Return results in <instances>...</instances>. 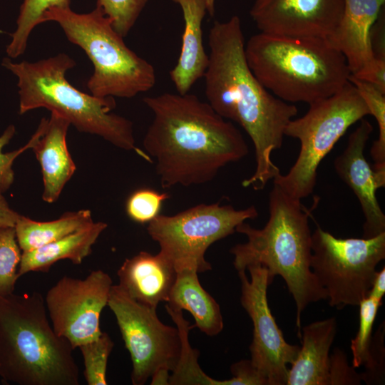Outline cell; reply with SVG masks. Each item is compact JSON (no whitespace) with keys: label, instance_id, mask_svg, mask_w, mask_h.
Masks as SVG:
<instances>
[{"label":"cell","instance_id":"7","mask_svg":"<svg viewBox=\"0 0 385 385\" xmlns=\"http://www.w3.org/2000/svg\"><path fill=\"white\" fill-rule=\"evenodd\" d=\"M46 21L56 22L92 62L93 72L87 87L93 96L130 98L155 86L154 66L126 46L101 9L87 14L71 8L52 9L43 16Z\"/></svg>","mask_w":385,"mask_h":385},{"label":"cell","instance_id":"20","mask_svg":"<svg viewBox=\"0 0 385 385\" xmlns=\"http://www.w3.org/2000/svg\"><path fill=\"white\" fill-rule=\"evenodd\" d=\"M337 332L334 317L302 328V346L289 369L287 385H329V351Z\"/></svg>","mask_w":385,"mask_h":385},{"label":"cell","instance_id":"4","mask_svg":"<svg viewBox=\"0 0 385 385\" xmlns=\"http://www.w3.org/2000/svg\"><path fill=\"white\" fill-rule=\"evenodd\" d=\"M73 347L54 331L39 292L0 297V376L17 385H78Z\"/></svg>","mask_w":385,"mask_h":385},{"label":"cell","instance_id":"25","mask_svg":"<svg viewBox=\"0 0 385 385\" xmlns=\"http://www.w3.org/2000/svg\"><path fill=\"white\" fill-rule=\"evenodd\" d=\"M71 0H24L16 20V29L6 46L9 58H16L26 51L34 29L43 23L46 11L52 9H70Z\"/></svg>","mask_w":385,"mask_h":385},{"label":"cell","instance_id":"2","mask_svg":"<svg viewBox=\"0 0 385 385\" xmlns=\"http://www.w3.org/2000/svg\"><path fill=\"white\" fill-rule=\"evenodd\" d=\"M143 102L153 113L143 147L163 188L208 183L248 153L240 130L195 95L163 93Z\"/></svg>","mask_w":385,"mask_h":385},{"label":"cell","instance_id":"6","mask_svg":"<svg viewBox=\"0 0 385 385\" xmlns=\"http://www.w3.org/2000/svg\"><path fill=\"white\" fill-rule=\"evenodd\" d=\"M1 64L18 79L20 115L45 108L68 120L78 131L98 135L152 162L136 147L132 122L111 113L116 106L113 97L83 93L68 81L66 73L76 66L68 55L58 53L36 62H14L7 57Z\"/></svg>","mask_w":385,"mask_h":385},{"label":"cell","instance_id":"11","mask_svg":"<svg viewBox=\"0 0 385 385\" xmlns=\"http://www.w3.org/2000/svg\"><path fill=\"white\" fill-rule=\"evenodd\" d=\"M108 306L130 355L133 385L144 384L160 368L175 369L181 352L177 327L164 324L156 309L138 302L118 284H113Z\"/></svg>","mask_w":385,"mask_h":385},{"label":"cell","instance_id":"39","mask_svg":"<svg viewBox=\"0 0 385 385\" xmlns=\"http://www.w3.org/2000/svg\"><path fill=\"white\" fill-rule=\"evenodd\" d=\"M170 372L169 369L160 368L156 370L151 376V385H169L170 384Z\"/></svg>","mask_w":385,"mask_h":385},{"label":"cell","instance_id":"35","mask_svg":"<svg viewBox=\"0 0 385 385\" xmlns=\"http://www.w3.org/2000/svg\"><path fill=\"white\" fill-rule=\"evenodd\" d=\"M232 377L222 380V385H267L265 379L253 366L250 360H241L232 365Z\"/></svg>","mask_w":385,"mask_h":385},{"label":"cell","instance_id":"30","mask_svg":"<svg viewBox=\"0 0 385 385\" xmlns=\"http://www.w3.org/2000/svg\"><path fill=\"white\" fill-rule=\"evenodd\" d=\"M149 0H97L101 9L112 22L114 29L125 37L135 25Z\"/></svg>","mask_w":385,"mask_h":385},{"label":"cell","instance_id":"17","mask_svg":"<svg viewBox=\"0 0 385 385\" xmlns=\"http://www.w3.org/2000/svg\"><path fill=\"white\" fill-rule=\"evenodd\" d=\"M385 0H344L341 19L327 38L345 58L351 74L374 58L371 29Z\"/></svg>","mask_w":385,"mask_h":385},{"label":"cell","instance_id":"29","mask_svg":"<svg viewBox=\"0 0 385 385\" xmlns=\"http://www.w3.org/2000/svg\"><path fill=\"white\" fill-rule=\"evenodd\" d=\"M382 299L366 296L359 304V326L356 337L351 339L352 366H362L368 354L374 323Z\"/></svg>","mask_w":385,"mask_h":385},{"label":"cell","instance_id":"28","mask_svg":"<svg viewBox=\"0 0 385 385\" xmlns=\"http://www.w3.org/2000/svg\"><path fill=\"white\" fill-rule=\"evenodd\" d=\"M21 254L14 227H0V297L14 293Z\"/></svg>","mask_w":385,"mask_h":385},{"label":"cell","instance_id":"24","mask_svg":"<svg viewBox=\"0 0 385 385\" xmlns=\"http://www.w3.org/2000/svg\"><path fill=\"white\" fill-rule=\"evenodd\" d=\"M166 310L177 326L181 340V352L175 369L171 371L172 385H222V380H216L205 374L198 364L199 351L190 346L188 334L195 327L183 317L182 310L165 305Z\"/></svg>","mask_w":385,"mask_h":385},{"label":"cell","instance_id":"21","mask_svg":"<svg viewBox=\"0 0 385 385\" xmlns=\"http://www.w3.org/2000/svg\"><path fill=\"white\" fill-rule=\"evenodd\" d=\"M103 222H93L59 240L38 248L22 252L19 266V277L30 272H48L59 260H69L75 265L82 263L92 252V247L106 229Z\"/></svg>","mask_w":385,"mask_h":385},{"label":"cell","instance_id":"10","mask_svg":"<svg viewBox=\"0 0 385 385\" xmlns=\"http://www.w3.org/2000/svg\"><path fill=\"white\" fill-rule=\"evenodd\" d=\"M385 258V232L370 238H338L320 227L312 233L311 269L329 304L358 306Z\"/></svg>","mask_w":385,"mask_h":385},{"label":"cell","instance_id":"13","mask_svg":"<svg viewBox=\"0 0 385 385\" xmlns=\"http://www.w3.org/2000/svg\"><path fill=\"white\" fill-rule=\"evenodd\" d=\"M238 272L241 282L240 302L253 324V338L250 346L253 366L265 379L267 385H287L288 365L295 361L300 346L287 343L276 323L267 301V288L272 282L267 270L260 265Z\"/></svg>","mask_w":385,"mask_h":385},{"label":"cell","instance_id":"36","mask_svg":"<svg viewBox=\"0 0 385 385\" xmlns=\"http://www.w3.org/2000/svg\"><path fill=\"white\" fill-rule=\"evenodd\" d=\"M351 75L373 84L385 93V58L374 56L356 73Z\"/></svg>","mask_w":385,"mask_h":385},{"label":"cell","instance_id":"3","mask_svg":"<svg viewBox=\"0 0 385 385\" xmlns=\"http://www.w3.org/2000/svg\"><path fill=\"white\" fill-rule=\"evenodd\" d=\"M269 220L262 229L243 222L236 232L247 237V242L233 246V265L240 271L248 266L265 267L270 279L281 276L297 308L296 326L301 335V317L308 304L327 299L325 289L311 269L312 232L309 225L310 210L301 200L287 193L273 183L269 195Z\"/></svg>","mask_w":385,"mask_h":385},{"label":"cell","instance_id":"9","mask_svg":"<svg viewBox=\"0 0 385 385\" xmlns=\"http://www.w3.org/2000/svg\"><path fill=\"white\" fill-rule=\"evenodd\" d=\"M258 212L253 205L237 210L219 202L199 204L173 215H158L148 222L147 231L160 246L159 253L175 268L195 270L198 273L212 269L205 252L214 242L236 232Z\"/></svg>","mask_w":385,"mask_h":385},{"label":"cell","instance_id":"15","mask_svg":"<svg viewBox=\"0 0 385 385\" xmlns=\"http://www.w3.org/2000/svg\"><path fill=\"white\" fill-rule=\"evenodd\" d=\"M373 126L362 118L350 134L346 148L334 160L339 177L352 190L364 216L363 237L370 238L385 232V215L376 197L379 188L385 186V172L372 169L364 156V149Z\"/></svg>","mask_w":385,"mask_h":385},{"label":"cell","instance_id":"34","mask_svg":"<svg viewBox=\"0 0 385 385\" xmlns=\"http://www.w3.org/2000/svg\"><path fill=\"white\" fill-rule=\"evenodd\" d=\"M329 385L360 384L361 374L355 368L349 366L345 353L335 349L329 356Z\"/></svg>","mask_w":385,"mask_h":385},{"label":"cell","instance_id":"1","mask_svg":"<svg viewBox=\"0 0 385 385\" xmlns=\"http://www.w3.org/2000/svg\"><path fill=\"white\" fill-rule=\"evenodd\" d=\"M208 46L209 61L203 76L207 103L221 117L240 124L250 136L256 168L242 185L262 190L280 173L271 154L282 147L284 129L297 114V108L274 96L251 71L237 16L213 23Z\"/></svg>","mask_w":385,"mask_h":385},{"label":"cell","instance_id":"19","mask_svg":"<svg viewBox=\"0 0 385 385\" xmlns=\"http://www.w3.org/2000/svg\"><path fill=\"white\" fill-rule=\"evenodd\" d=\"M182 9L184 30L177 63L170 78L177 92L185 94L203 77L208 64L202 40V23L207 10L206 0H172Z\"/></svg>","mask_w":385,"mask_h":385},{"label":"cell","instance_id":"26","mask_svg":"<svg viewBox=\"0 0 385 385\" xmlns=\"http://www.w3.org/2000/svg\"><path fill=\"white\" fill-rule=\"evenodd\" d=\"M349 81L366 104L370 115L376 120L379 136L371 148L370 155L374 161V170L385 172V93L373 84L351 75Z\"/></svg>","mask_w":385,"mask_h":385},{"label":"cell","instance_id":"12","mask_svg":"<svg viewBox=\"0 0 385 385\" xmlns=\"http://www.w3.org/2000/svg\"><path fill=\"white\" fill-rule=\"evenodd\" d=\"M112 286L109 274L97 270L84 279L64 276L47 291L44 302L51 325L73 349L103 332L100 318Z\"/></svg>","mask_w":385,"mask_h":385},{"label":"cell","instance_id":"18","mask_svg":"<svg viewBox=\"0 0 385 385\" xmlns=\"http://www.w3.org/2000/svg\"><path fill=\"white\" fill-rule=\"evenodd\" d=\"M174 267L160 253L141 251L127 258L118 270V285L138 302L156 309L168 302L176 278Z\"/></svg>","mask_w":385,"mask_h":385},{"label":"cell","instance_id":"14","mask_svg":"<svg viewBox=\"0 0 385 385\" xmlns=\"http://www.w3.org/2000/svg\"><path fill=\"white\" fill-rule=\"evenodd\" d=\"M344 4V0H255L250 14L262 33L327 38Z\"/></svg>","mask_w":385,"mask_h":385},{"label":"cell","instance_id":"33","mask_svg":"<svg viewBox=\"0 0 385 385\" xmlns=\"http://www.w3.org/2000/svg\"><path fill=\"white\" fill-rule=\"evenodd\" d=\"M16 132L14 125H9L0 135V191H6L14 180L13 164L16 158L24 151L31 149L36 138L34 133L28 143L23 147L11 151L4 153L3 148L10 142Z\"/></svg>","mask_w":385,"mask_h":385},{"label":"cell","instance_id":"27","mask_svg":"<svg viewBox=\"0 0 385 385\" xmlns=\"http://www.w3.org/2000/svg\"><path fill=\"white\" fill-rule=\"evenodd\" d=\"M113 345L110 336L106 332H102L97 339L78 347L83 356L84 376L88 385L108 384L107 364Z\"/></svg>","mask_w":385,"mask_h":385},{"label":"cell","instance_id":"8","mask_svg":"<svg viewBox=\"0 0 385 385\" xmlns=\"http://www.w3.org/2000/svg\"><path fill=\"white\" fill-rule=\"evenodd\" d=\"M367 115L366 104L349 81L331 96L309 104L307 112L292 118L284 129V135L299 140L300 150L289 171L279 173L273 183L299 200L312 194L323 158L351 125Z\"/></svg>","mask_w":385,"mask_h":385},{"label":"cell","instance_id":"22","mask_svg":"<svg viewBox=\"0 0 385 385\" xmlns=\"http://www.w3.org/2000/svg\"><path fill=\"white\" fill-rule=\"evenodd\" d=\"M167 305L174 309L187 310L195 319V327L209 337L222 332L223 319L215 299L202 287L198 272L192 269L176 272Z\"/></svg>","mask_w":385,"mask_h":385},{"label":"cell","instance_id":"16","mask_svg":"<svg viewBox=\"0 0 385 385\" xmlns=\"http://www.w3.org/2000/svg\"><path fill=\"white\" fill-rule=\"evenodd\" d=\"M70 123L55 112L43 118L35 131L31 150L38 161L43 178V201L56 202L74 174L76 164L68 151L66 135Z\"/></svg>","mask_w":385,"mask_h":385},{"label":"cell","instance_id":"38","mask_svg":"<svg viewBox=\"0 0 385 385\" xmlns=\"http://www.w3.org/2000/svg\"><path fill=\"white\" fill-rule=\"evenodd\" d=\"M385 294V267L376 271L367 296L382 299Z\"/></svg>","mask_w":385,"mask_h":385},{"label":"cell","instance_id":"23","mask_svg":"<svg viewBox=\"0 0 385 385\" xmlns=\"http://www.w3.org/2000/svg\"><path fill=\"white\" fill-rule=\"evenodd\" d=\"M93 222L89 210L66 212L51 221H36L21 215L14 229L22 252L32 250L59 240Z\"/></svg>","mask_w":385,"mask_h":385},{"label":"cell","instance_id":"32","mask_svg":"<svg viewBox=\"0 0 385 385\" xmlns=\"http://www.w3.org/2000/svg\"><path fill=\"white\" fill-rule=\"evenodd\" d=\"M384 334L383 322L371 338L368 354L363 364L365 371L360 373L361 380L367 384H381L384 382Z\"/></svg>","mask_w":385,"mask_h":385},{"label":"cell","instance_id":"40","mask_svg":"<svg viewBox=\"0 0 385 385\" xmlns=\"http://www.w3.org/2000/svg\"><path fill=\"white\" fill-rule=\"evenodd\" d=\"M207 13L210 16H213L215 13V0H206Z\"/></svg>","mask_w":385,"mask_h":385},{"label":"cell","instance_id":"5","mask_svg":"<svg viewBox=\"0 0 385 385\" xmlns=\"http://www.w3.org/2000/svg\"><path fill=\"white\" fill-rule=\"evenodd\" d=\"M259 81L285 102L309 105L340 91L351 73L344 56L327 38L260 32L245 46Z\"/></svg>","mask_w":385,"mask_h":385},{"label":"cell","instance_id":"37","mask_svg":"<svg viewBox=\"0 0 385 385\" xmlns=\"http://www.w3.org/2000/svg\"><path fill=\"white\" fill-rule=\"evenodd\" d=\"M21 216L13 210L0 191V227H14Z\"/></svg>","mask_w":385,"mask_h":385},{"label":"cell","instance_id":"31","mask_svg":"<svg viewBox=\"0 0 385 385\" xmlns=\"http://www.w3.org/2000/svg\"><path fill=\"white\" fill-rule=\"evenodd\" d=\"M169 197L166 192L160 193L150 188L138 189L128 197L126 213L135 222L148 223L160 214L163 203Z\"/></svg>","mask_w":385,"mask_h":385}]
</instances>
